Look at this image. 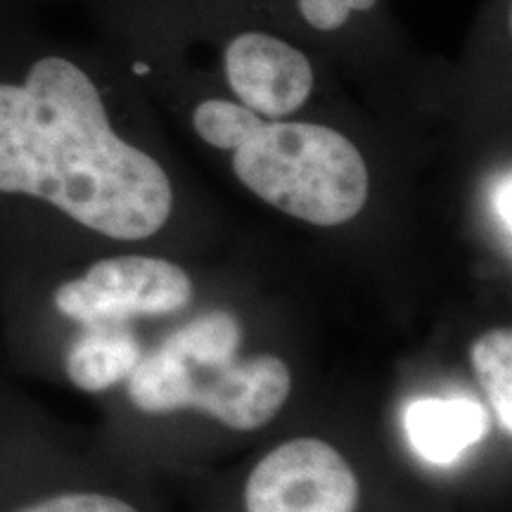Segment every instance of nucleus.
Instances as JSON below:
<instances>
[{
  "label": "nucleus",
  "instance_id": "4",
  "mask_svg": "<svg viewBox=\"0 0 512 512\" xmlns=\"http://www.w3.org/2000/svg\"><path fill=\"white\" fill-rule=\"evenodd\" d=\"M190 299L188 273L155 256L102 259L55 292L57 311L86 328L126 325L138 316H166L183 311Z\"/></svg>",
  "mask_w": 512,
  "mask_h": 512
},
{
  "label": "nucleus",
  "instance_id": "8",
  "mask_svg": "<svg viewBox=\"0 0 512 512\" xmlns=\"http://www.w3.org/2000/svg\"><path fill=\"white\" fill-rule=\"evenodd\" d=\"M143 349L126 325H95L76 339L67 354V375L83 392H105L128 380Z\"/></svg>",
  "mask_w": 512,
  "mask_h": 512
},
{
  "label": "nucleus",
  "instance_id": "2",
  "mask_svg": "<svg viewBox=\"0 0 512 512\" xmlns=\"http://www.w3.org/2000/svg\"><path fill=\"white\" fill-rule=\"evenodd\" d=\"M192 126L207 145L233 152L238 181L283 214L330 228L351 221L366 207V159L335 128L264 119L223 98L202 100Z\"/></svg>",
  "mask_w": 512,
  "mask_h": 512
},
{
  "label": "nucleus",
  "instance_id": "3",
  "mask_svg": "<svg viewBox=\"0 0 512 512\" xmlns=\"http://www.w3.org/2000/svg\"><path fill=\"white\" fill-rule=\"evenodd\" d=\"M242 330L230 311H209L171 332L128 375V396L150 415L202 411L230 430H259L278 415L292 375L278 356L238 358Z\"/></svg>",
  "mask_w": 512,
  "mask_h": 512
},
{
  "label": "nucleus",
  "instance_id": "12",
  "mask_svg": "<svg viewBox=\"0 0 512 512\" xmlns=\"http://www.w3.org/2000/svg\"><path fill=\"white\" fill-rule=\"evenodd\" d=\"M510 202H512V178H510V171H505L494 192V211H496L498 223H501V228L505 230V245L508 247H510V235H512Z\"/></svg>",
  "mask_w": 512,
  "mask_h": 512
},
{
  "label": "nucleus",
  "instance_id": "11",
  "mask_svg": "<svg viewBox=\"0 0 512 512\" xmlns=\"http://www.w3.org/2000/svg\"><path fill=\"white\" fill-rule=\"evenodd\" d=\"M17 512H138L133 505L114 496L102 494H62L46 501L27 505Z\"/></svg>",
  "mask_w": 512,
  "mask_h": 512
},
{
  "label": "nucleus",
  "instance_id": "5",
  "mask_svg": "<svg viewBox=\"0 0 512 512\" xmlns=\"http://www.w3.org/2000/svg\"><path fill=\"white\" fill-rule=\"evenodd\" d=\"M247 512H356L358 479L330 444L292 439L249 475Z\"/></svg>",
  "mask_w": 512,
  "mask_h": 512
},
{
  "label": "nucleus",
  "instance_id": "10",
  "mask_svg": "<svg viewBox=\"0 0 512 512\" xmlns=\"http://www.w3.org/2000/svg\"><path fill=\"white\" fill-rule=\"evenodd\" d=\"M380 0H297L299 17L318 34H337L356 15H368Z\"/></svg>",
  "mask_w": 512,
  "mask_h": 512
},
{
  "label": "nucleus",
  "instance_id": "1",
  "mask_svg": "<svg viewBox=\"0 0 512 512\" xmlns=\"http://www.w3.org/2000/svg\"><path fill=\"white\" fill-rule=\"evenodd\" d=\"M0 192L50 202L114 240L159 233L174 188L155 157L114 131L100 88L48 55L22 83L0 81Z\"/></svg>",
  "mask_w": 512,
  "mask_h": 512
},
{
  "label": "nucleus",
  "instance_id": "9",
  "mask_svg": "<svg viewBox=\"0 0 512 512\" xmlns=\"http://www.w3.org/2000/svg\"><path fill=\"white\" fill-rule=\"evenodd\" d=\"M472 368L482 382L498 425L508 434L512 432V332L496 328L475 339L470 349Z\"/></svg>",
  "mask_w": 512,
  "mask_h": 512
},
{
  "label": "nucleus",
  "instance_id": "6",
  "mask_svg": "<svg viewBox=\"0 0 512 512\" xmlns=\"http://www.w3.org/2000/svg\"><path fill=\"white\" fill-rule=\"evenodd\" d=\"M223 74L242 107L264 119H287L309 102L316 72L309 55L268 31H240L223 48Z\"/></svg>",
  "mask_w": 512,
  "mask_h": 512
},
{
  "label": "nucleus",
  "instance_id": "7",
  "mask_svg": "<svg viewBox=\"0 0 512 512\" xmlns=\"http://www.w3.org/2000/svg\"><path fill=\"white\" fill-rule=\"evenodd\" d=\"M408 444L434 465H451L489 434V413L472 396H425L403 413Z\"/></svg>",
  "mask_w": 512,
  "mask_h": 512
}]
</instances>
